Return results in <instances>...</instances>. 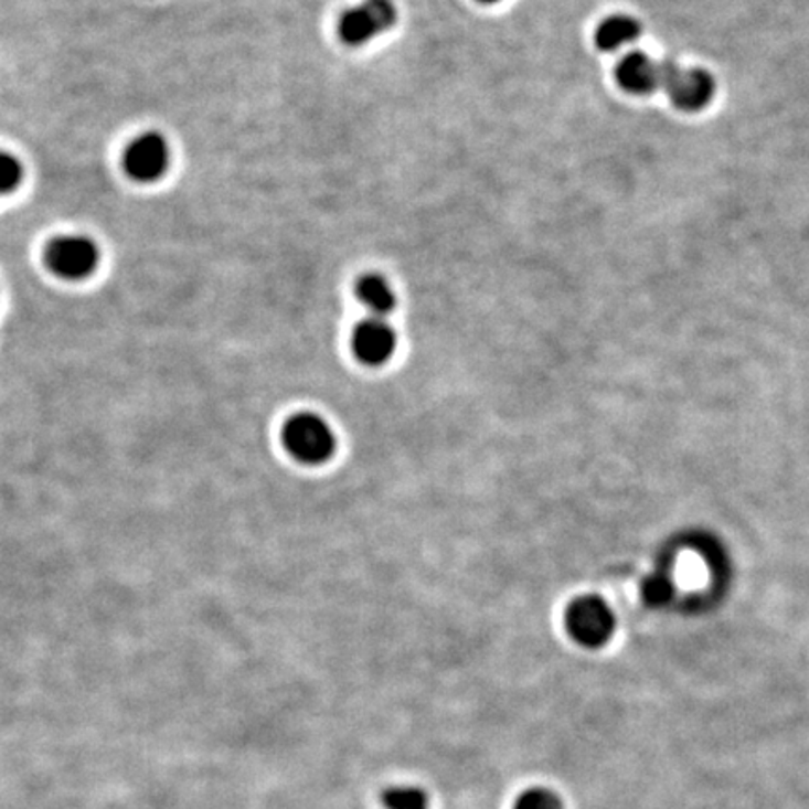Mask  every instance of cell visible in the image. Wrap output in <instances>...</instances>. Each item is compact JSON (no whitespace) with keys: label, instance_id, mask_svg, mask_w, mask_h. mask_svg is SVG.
<instances>
[{"label":"cell","instance_id":"obj_1","mask_svg":"<svg viewBox=\"0 0 809 809\" xmlns=\"http://www.w3.org/2000/svg\"><path fill=\"white\" fill-rule=\"evenodd\" d=\"M285 450L306 465H321L334 456L336 435L332 427L313 413L290 416L281 433Z\"/></svg>","mask_w":809,"mask_h":809},{"label":"cell","instance_id":"obj_2","mask_svg":"<svg viewBox=\"0 0 809 809\" xmlns=\"http://www.w3.org/2000/svg\"><path fill=\"white\" fill-rule=\"evenodd\" d=\"M397 8L392 0H364L341 13L338 34L351 47H362L396 25Z\"/></svg>","mask_w":809,"mask_h":809},{"label":"cell","instance_id":"obj_3","mask_svg":"<svg viewBox=\"0 0 809 809\" xmlns=\"http://www.w3.org/2000/svg\"><path fill=\"white\" fill-rule=\"evenodd\" d=\"M661 88L677 109L695 113L709 106L716 85L704 70L682 68L677 62L661 61Z\"/></svg>","mask_w":809,"mask_h":809},{"label":"cell","instance_id":"obj_4","mask_svg":"<svg viewBox=\"0 0 809 809\" xmlns=\"http://www.w3.org/2000/svg\"><path fill=\"white\" fill-rule=\"evenodd\" d=\"M566 630L581 647L599 649L615 634V615L598 596H581L566 611Z\"/></svg>","mask_w":809,"mask_h":809},{"label":"cell","instance_id":"obj_5","mask_svg":"<svg viewBox=\"0 0 809 809\" xmlns=\"http://www.w3.org/2000/svg\"><path fill=\"white\" fill-rule=\"evenodd\" d=\"M45 263L58 278L79 281L93 276L99 263V249L87 236H61L45 249Z\"/></svg>","mask_w":809,"mask_h":809},{"label":"cell","instance_id":"obj_6","mask_svg":"<svg viewBox=\"0 0 809 809\" xmlns=\"http://www.w3.org/2000/svg\"><path fill=\"white\" fill-rule=\"evenodd\" d=\"M171 149L168 141L155 131L142 134L131 142L124 155V169L130 179L149 184L168 173Z\"/></svg>","mask_w":809,"mask_h":809},{"label":"cell","instance_id":"obj_7","mask_svg":"<svg viewBox=\"0 0 809 809\" xmlns=\"http://www.w3.org/2000/svg\"><path fill=\"white\" fill-rule=\"evenodd\" d=\"M351 343L352 351L362 364L383 365L396 351V332L383 319L371 317L356 324Z\"/></svg>","mask_w":809,"mask_h":809},{"label":"cell","instance_id":"obj_8","mask_svg":"<svg viewBox=\"0 0 809 809\" xmlns=\"http://www.w3.org/2000/svg\"><path fill=\"white\" fill-rule=\"evenodd\" d=\"M615 77L626 93L652 94L661 88V62L641 51H631L618 62Z\"/></svg>","mask_w":809,"mask_h":809},{"label":"cell","instance_id":"obj_9","mask_svg":"<svg viewBox=\"0 0 809 809\" xmlns=\"http://www.w3.org/2000/svg\"><path fill=\"white\" fill-rule=\"evenodd\" d=\"M641 23L636 18L626 15V13H617L599 23L598 29L594 32V42L598 50L613 53V51L634 44L641 36Z\"/></svg>","mask_w":809,"mask_h":809},{"label":"cell","instance_id":"obj_10","mask_svg":"<svg viewBox=\"0 0 809 809\" xmlns=\"http://www.w3.org/2000/svg\"><path fill=\"white\" fill-rule=\"evenodd\" d=\"M356 297L375 317L388 316L396 308V292L379 274H365L356 281Z\"/></svg>","mask_w":809,"mask_h":809},{"label":"cell","instance_id":"obj_11","mask_svg":"<svg viewBox=\"0 0 809 809\" xmlns=\"http://www.w3.org/2000/svg\"><path fill=\"white\" fill-rule=\"evenodd\" d=\"M386 809H432L427 792L418 785H394L383 795Z\"/></svg>","mask_w":809,"mask_h":809},{"label":"cell","instance_id":"obj_12","mask_svg":"<svg viewBox=\"0 0 809 809\" xmlns=\"http://www.w3.org/2000/svg\"><path fill=\"white\" fill-rule=\"evenodd\" d=\"M642 599L649 604L650 607H666L673 602L674 583L669 577L668 572H656V574L649 575L647 579L642 581Z\"/></svg>","mask_w":809,"mask_h":809},{"label":"cell","instance_id":"obj_13","mask_svg":"<svg viewBox=\"0 0 809 809\" xmlns=\"http://www.w3.org/2000/svg\"><path fill=\"white\" fill-rule=\"evenodd\" d=\"M515 809H564V803L555 791L545 787H532L521 792Z\"/></svg>","mask_w":809,"mask_h":809},{"label":"cell","instance_id":"obj_14","mask_svg":"<svg viewBox=\"0 0 809 809\" xmlns=\"http://www.w3.org/2000/svg\"><path fill=\"white\" fill-rule=\"evenodd\" d=\"M23 182V166L15 156L0 152V195L15 192Z\"/></svg>","mask_w":809,"mask_h":809},{"label":"cell","instance_id":"obj_15","mask_svg":"<svg viewBox=\"0 0 809 809\" xmlns=\"http://www.w3.org/2000/svg\"><path fill=\"white\" fill-rule=\"evenodd\" d=\"M478 2H482V4H494V2H501V0H478Z\"/></svg>","mask_w":809,"mask_h":809}]
</instances>
